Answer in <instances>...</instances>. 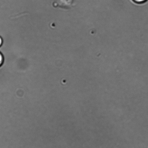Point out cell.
I'll return each mask as SVG.
<instances>
[{
  "label": "cell",
  "mask_w": 148,
  "mask_h": 148,
  "mask_svg": "<svg viewBox=\"0 0 148 148\" xmlns=\"http://www.w3.org/2000/svg\"><path fill=\"white\" fill-rule=\"evenodd\" d=\"M136 3L142 4L145 3L148 0H133Z\"/></svg>",
  "instance_id": "7a4b0ae2"
},
{
  "label": "cell",
  "mask_w": 148,
  "mask_h": 148,
  "mask_svg": "<svg viewBox=\"0 0 148 148\" xmlns=\"http://www.w3.org/2000/svg\"><path fill=\"white\" fill-rule=\"evenodd\" d=\"M4 57L2 54L0 52V67L2 65L4 62Z\"/></svg>",
  "instance_id": "6da1fadb"
},
{
  "label": "cell",
  "mask_w": 148,
  "mask_h": 148,
  "mask_svg": "<svg viewBox=\"0 0 148 148\" xmlns=\"http://www.w3.org/2000/svg\"><path fill=\"white\" fill-rule=\"evenodd\" d=\"M3 42V41L2 38L0 36V47L2 45Z\"/></svg>",
  "instance_id": "3957f363"
}]
</instances>
